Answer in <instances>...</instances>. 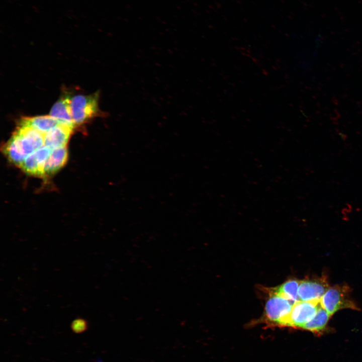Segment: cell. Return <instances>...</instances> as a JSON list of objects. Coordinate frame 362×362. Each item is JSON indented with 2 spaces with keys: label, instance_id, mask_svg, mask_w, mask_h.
<instances>
[{
  "label": "cell",
  "instance_id": "6da1fadb",
  "mask_svg": "<svg viewBox=\"0 0 362 362\" xmlns=\"http://www.w3.org/2000/svg\"><path fill=\"white\" fill-rule=\"evenodd\" d=\"M320 303L330 315L341 309H357L350 298L349 289L347 286H335L328 288L321 298Z\"/></svg>",
  "mask_w": 362,
  "mask_h": 362
},
{
  "label": "cell",
  "instance_id": "7a4b0ae2",
  "mask_svg": "<svg viewBox=\"0 0 362 362\" xmlns=\"http://www.w3.org/2000/svg\"><path fill=\"white\" fill-rule=\"evenodd\" d=\"M99 93L89 96L76 95L70 99V108L73 122L81 124L95 116L99 111Z\"/></svg>",
  "mask_w": 362,
  "mask_h": 362
},
{
  "label": "cell",
  "instance_id": "3957f363",
  "mask_svg": "<svg viewBox=\"0 0 362 362\" xmlns=\"http://www.w3.org/2000/svg\"><path fill=\"white\" fill-rule=\"evenodd\" d=\"M270 294L265 305V318L268 322L284 326L294 303L273 290Z\"/></svg>",
  "mask_w": 362,
  "mask_h": 362
},
{
  "label": "cell",
  "instance_id": "277c9868",
  "mask_svg": "<svg viewBox=\"0 0 362 362\" xmlns=\"http://www.w3.org/2000/svg\"><path fill=\"white\" fill-rule=\"evenodd\" d=\"M320 306V301L295 302L284 326L302 328L315 315Z\"/></svg>",
  "mask_w": 362,
  "mask_h": 362
},
{
  "label": "cell",
  "instance_id": "5b68a950",
  "mask_svg": "<svg viewBox=\"0 0 362 362\" xmlns=\"http://www.w3.org/2000/svg\"><path fill=\"white\" fill-rule=\"evenodd\" d=\"M45 134L32 128L21 126L14 134L26 157L44 145Z\"/></svg>",
  "mask_w": 362,
  "mask_h": 362
},
{
  "label": "cell",
  "instance_id": "8992f818",
  "mask_svg": "<svg viewBox=\"0 0 362 362\" xmlns=\"http://www.w3.org/2000/svg\"><path fill=\"white\" fill-rule=\"evenodd\" d=\"M328 288L325 277L302 280L300 281L298 289L299 299L304 301H320Z\"/></svg>",
  "mask_w": 362,
  "mask_h": 362
},
{
  "label": "cell",
  "instance_id": "52a82bcc",
  "mask_svg": "<svg viewBox=\"0 0 362 362\" xmlns=\"http://www.w3.org/2000/svg\"><path fill=\"white\" fill-rule=\"evenodd\" d=\"M74 126L59 123L45 134L44 145L51 149L66 146Z\"/></svg>",
  "mask_w": 362,
  "mask_h": 362
},
{
  "label": "cell",
  "instance_id": "ba28073f",
  "mask_svg": "<svg viewBox=\"0 0 362 362\" xmlns=\"http://www.w3.org/2000/svg\"><path fill=\"white\" fill-rule=\"evenodd\" d=\"M50 116L61 123L75 126L70 108V99L63 97L58 100L52 106Z\"/></svg>",
  "mask_w": 362,
  "mask_h": 362
},
{
  "label": "cell",
  "instance_id": "9c48e42d",
  "mask_svg": "<svg viewBox=\"0 0 362 362\" xmlns=\"http://www.w3.org/2000/svg\"><path fill=\"white\" fill-rule=\"evenodd\" d=\"M59 123H61L50 116H41L24 118L19 126L29 127L46 134Z\"/></svg>",
  "mask_w": 362,
  "mask_h": 362
},
{
  "label": "cell",
  "instance_id": "30bf717a",
  "mask_svg": "<svg viewBox=\"0 0 362 362\" xmlns=\"http://www.w3.org/2000/svg\"><path fill=\"white\" fill-rule=\"evenodd\" d=\"M67 159V150L66 146L53 149L45 164V174L57 171L64 164Z\"/></svg>",
  "mask_w": 362,
  "mask_h": 362
},
{
  "label": "cell",
  "instance_id": "8fae6325",
  "mask_svg": "<svg viewBox=\"0 0 362 362\" xmlns=\"http://www.w3.org/2000/svg\"><path fill=\"white\" fill-rule=\"evenodd\" d=\"M331 316L320 305L315 315L302 328L315 333L320 332L325 329Z\"/></svg>",
  "mask_w": 362,
  "mask_h": 362
},
{
  "label": "cell",
  "instance_id": "7c38bea8",
  "mask_svg": "<svg viewBox=\"0 0 362 362\" xmlns=\"http://www.w3.org/2000/svg\"><path fill=\"white\" fill-rule=\"evenodd\" d=\"M300 281L289 280L280 286L274 289V291L293 303L299 301L298 289Z\"/></svg>",
  "mask_w": 362,
  "mask_h": 362
},
{
  "label": "cell",
  "instance_id": "4fadbf2b",
  "mask_svg": "<svg viewBox=\"0 0 362 362\" xmlns=\"http://www.w3.org/2000/svg\"><path fill=\"white\" fill-rule=\"evenodd\" d=\"M4 152L11 161L20 166L27 157L24 154L17 138L14 135L6 145Z\"/></svg>",
  "mask_w": 362,
  "mask_h": 362
},
{
  "label": "cell",
  "instance_id": "5bb4252c",
  "mask_svg": "<svg viewBox=\"0 0 362 362\" xmlns=\"http://www.w3.org/2000/svg\"><path fill=\"white\" fill-rule=\"evenodd\" d=\"M52 150V149L44 145L34 152L38 164L39 175H43L45 174L44 168L45 164Z\"/></svg>",
  "mask_w": 362,
  "mask_h": 362
},
{
  "label": "cell",
  "instance_id": "9a60e30c",
  "mask_svg": "<svg viewBox=\"0 0 362 362\" xmlns=\"http://www.w3.org/2000/svg\"><path fill=\"white\" fill-rule=\"evenodd\" d=\"M25 172L39 175V168L34 152L28 155L20 166Z\"/></svg>",
  "mask_w": 362,
  "mask_h": 362
},
{
  "label": "cell",
  "instance_id": "2e32d148",
  "mask_svg": "<svg viewBox=\"0 0 362 362\" xmlns=\"http://www.w3.org/2000/svg\"><path fill=\"white\" fill-rule=\"evenodd\" d=\"M88 327L87 320L83 318H76L70 324V328L75 333L79 334L85 332Z\"/></svg>",
  "mask_w": 362,
  "mask_h": 362
}]
</instances>
